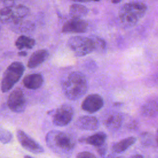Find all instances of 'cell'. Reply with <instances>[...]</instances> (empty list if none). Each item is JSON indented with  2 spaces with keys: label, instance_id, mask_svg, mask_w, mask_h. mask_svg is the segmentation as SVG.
Instances as JSON below:
<instances>
[{
  "label": "cell",
  "instance_id": "obj_1",
  "mask_svg": "<svg viewBox=\"0 0 158 158\" xmlns=\"http://www.w3.org/2000/svg\"><path fill=\"white\" fill-rule=\"evenodd\" d=\"M46 142L48 148L62 158H69L76 144L71 135L59 130L49 131L46 136Z\"/></svg>",
  "mask_w": 158,
  "mask_h": 158
},
{
  "label": "cell",
  "instance_id": "obj_2",
  "mask_svg": "<svg viewBox=\"0 0 158 158\" xmlns=\"http://www.w3.org/2000/svg\"><path fill=\"white\" fill-rule=\"evenodd\" d=\"M62 91L70 100H78L83 96L88 89V82L85 75L80 72H71L63 81Z\"/></svg>",
  "mask_w": 158,
  "mask_h": 158
},
{
  "label": "cell",
  "instance_id": "obj_3",
  "mask_svg": "<svg viewBox=\"0 0 158 158\" xmlns=\"http://www.w3.org/2000/svg\"><path fill=\"white\" fill-rule=\"evenodd\" d=\"M146 10L147 6L143 2H128L120 8L118 17L123 25L125 27H131L144 17Z\"/></svg>",
  "mask_w": 158,
  "mask_h": 158
},
{
  "label": "cell",
  "instance_id": "obj_4",
  "mask_svg": "<svg viewBox=\"0 0 158 158\" xmlns=\"http://www.w3.org/2000/svg\"><path fill=\"white\" fill-rule=\"evenodd\" d=\"M67 46L78 57L85 56L96 51L95 43L91 36H72L68 40Z\"/></svg>",
  "mask_w": 158,
  "mask_h": 158
},
{
  "label": "cell",
  "instance_id": "obj_5",
  "mask_svg": "<svg viewBox=\"0 0 158 158\" xmlns=\"http://www.w3.org/2000/svg\"><path fill=\"white\" fill-rule=\"evenodd\" d=\"M25 71V67L20 62H14L6 69L4 72L1 88L2 93L9 91L14 85L19 81Z\"/></svg>",
  "mask_w": 158,
  "mask_h": 158
},
{
  "label": "cell",
  "instance_id": "obj_6",
  "mask_svg": "<svg viewBox=\"0 0 158 158\" xmlns=\"http://www.w3.org/2000/svg\"><path fill=\"white\" fill-rule=\"evenodd\" d=\"M73 115V107L68 104H63L54 112L52 117L53 123L57 127L66 126L72 121Z\"/></svg>",
  "mask_w": 158,
  "mask_h": 158
},
{
  "label": "cell",
  "instance_id": "obj_7",
  "mask_svg": "<svg viewBox=\"0 0 158 158\" xmlns=\"http://www.w3.org/2000/svg\"><path fill=\"white\" fill-rule=\"evenodd\" d=\"M7 106L13 112L20 113L25 110L26 108V99L22 89L17 88L9 95L7 98Z\"/></svg>",
  "mask_w": 158,
  "mask_h": 158
},
{
  "label": "cell",
  "instance_id": "obj_8",
  "mask_svg": "<svg viewBox=\"0 0 158 158\" xmlns=\"http://www.w3.org/2000/svg\"><path fill=\"white\" fill-rule=\"evenodd\" d=\"M17 137L22 147L27 151L33 154H40L44 152L43 148L22 130L17 131Z\"/></svg>",
  "mask_w": 158,
  "mask_h": 158
},
{
  "label": "cell",
  "instance_id": "obj_9",
  "mask_svg": "<svg viewBox=\"0 0 158 158\" xmlns=\"http://www.w3.org/2000/svg\"><path fill=\"white\" fill-rule=\"evenodd\" d=\"M104 105L102 97L98 94H91L87 96L83 101L81 109L89 113H94L100 110Z\"/></svg>",
  "mask_w": 158,
  "mask_h": 158
},
{
  "label": "cell",
  "instance_id": "obj_10",
  "mask_svg": "<svg viewBox=\"0 0 158 158\" xmlns=\"http://www.w3.org/2000/svg\"><path fill=\"white\" fill-rule=\"evenodd\" d=\"M88 27V23L82 19L72 18L64 24L62 31L63 33H81L87 31Z\"/></svg>",
  "mask_w": 158,
  "mask_h": 158
},
{
  "label": "cell",
  "instance_id": "obj_11",
  "mask_svg": "<svg viewBox=\"0 0 158 158\" xmlns=\"http://www.w3.org/2000/svg\"><path fill=\"white\" fill-rule=\"evenodd\" d=\"M76 126L82 130H96L99 127L98 119L91 115H83L78 117L75 122Z\"/></svg>",
  "mask_w": 158,
  "mask_h": 158
},
{
  "label": "cell",
  "instance_id": "obj_12",
  "mask_svg": "<svg viewBox=\"0 0 158 158\" xmlns=\"http://www.w3.org/2000/svg\"><path fill=\"white\" fill-rule=\"evenodd\" d=\"M123 122V117L120 113L112 112L104 120L105 127L110 131H116L120 128Z\"/></svg>",
  "mask_w": 158,
  "mask_h": 158
},
{
  "label": "cell",
  "instance_id": "obj_13",
  "mask_svg": "<svg viewBox=\"0 0 158 158\" xmlns=\"http://www.w3.org/2000/svg\"><path fill=\"white\" fill-rule=\"evenodd\" d=\"M43 77L40 73H31L26 75L23 79L24 86L30 89H36L43 83Z\"/></svg>",
  "mask_w": 158,
  "mask_h": 158
},
{
  "label": "cell",
  "instance_id": "obj_14",
  "mask_svg": "<svg viewBox=\"0 0 158 158\" xmlns=\"http://www.w3.org/2000/svg\"><path fill=\"white\" fill-rule=\"evenodd\" d=\"M48 56L49 52L46 49H40L34 52L28 60V67L32 69L38 67L44 62Z\"/></svg>",
  "mask_w": 158,
  "mask_h": 158
},
{
  "label": "cell",
  "instance_id": "obj_15",
  "mask_svg": "<svg viewBox=\"0 0 158 158\" xmlns=\"http://www.w3.org/2000/svg\"><path fill=\"white\" fill-rule=\"evenodd\" d=\"M107 139V135L104 132H98L91 136L82 138L79 139L80 143H85L87 144L92 145L96 147L102 146L106 143Z\"/></svg>",
  "mask_w": 158,
  "mask_h": 158
},
{
  "label": "cell",
  "instance_id": "obj_16",
  "mask_svg": "<svg viewBox=\"0 0 158 158\" xmlns=\"http://www.w3.org/2000/svg\"><path fill=\"white\" fill-rule=\"evenodd\" d=\"M136 141V138L133 136H130L124 138L112 145V150L114 153L121 154L125 152L128 148L132 146Z\"/></svg>",
  "mask_w": 158,
  "mask_h": 158
},
{
  "label": "cell",
  "instance_id": "obj_17",
  "mask_svg": "<svg viewBox=\"0 0 158 158\" xmlns=\"http://www.w3.org/2000/svg\"><path fill=\"white\" fill-rule=\"evenodd\" d=\"M88 12V9L85 6L81 4H73L70 6L69 14L72 18L81 19L85 16Z\"/></svg>",
  "mask_w": 158,
  "mask_h": 158
},
{
  "label": "cell",
  "instance_id": "obj_18",
  "mask_svg": "<svg viewBox=\"0 0 158 158\" xmlns=\"http://www.w3.org/2000/svg\"><path fill=\"white\" fill-rule=\"evenodd\" d=\"M0 21L2 23H14L15 22L12 6L4 7V8L0 9Z\"/></svg>",
  "mask_w": 158,
  "mask_h": 158
},
{
  "label": "cell",
  "instance_id": "obj_19",
  "mask_svg": "<svg viewBox=\"0 0 158 158\" xmlns=\"http://www.w3.org/2000/svg\"><path fill=\"white\" fill-rule=\"evenodd\" d=\"M35 44V41L34 39L25 35L20 36L15 43L17 48L20 50L23 49H31Z\"/></svg>",
  "mask_w": 158,
  "mask_h": 158
},
{
  "label": "cell",
  "instance_id": "obj_20",
  "mask_svg": "<svg viewBox=\"0 0 158 158\" xmlns=\"http://www.w3.org/2000/svg\"><path fill=\"white\" fill-rule=\"evenodd\" d=\"M142 114L146 117L155 116L158 113V102L156 101H149L145 103L141 109Z\"/></svg>",
  "mask_w": 158,
  "mask_h": 158
},
{
  "label": "cell",
  "instance_id": "obj_21",
  "mask_svg": "<svg viewBox=\"0 0 158 158\" xmlns=\"http://www.w3.org/2000/svg\"><path fill=\"white\" fill-rule=\"evenodd\" d=\"M12 9L15 15V23L20 20H22L29 13V9L23 5H14L12 6Z\"/></svg>",
  "mask_w": 158,
  "mask_h": 158
},
{
  "label": "cell",
  "instance_id": "obj_22",
  "mask_svg": "<svg viewBox=\"0 0 158 158\" xmlns=\"http://www.w3.org/2000/svg\"><path fill=\"white\" fill-rule=\"evenodd\" d=\"M12 139V133L6 128L0 126V141L3 144H7Z\"/></svg>",
  "mask_w": 158,
  "mask_h": 158
},
{
  "label": "cell",
  "instance_id": "obj_23",
  "mask_svg": "<svg viewBox=\"0 0 158 158\" xmlns=\"http://www.w3.org/2000/svg\"><path fill=\"white\" fill-rule=\"evenodd\" d=\"M91 37L93 39L94 43H95L96 51H101L105 49V48H106V43L103 40H102L101 38H100L98 36H93Z\"/></svg>",
  "mask_w": 158,
  "mask_h": 158
},
{
  "label": "cell",
  "instance_id": "obj_24",
  "mask_svg": "<svg viewBox=\"0 0 158 158\" xmlns=\"http://www.w3.org/2000/svg\"><path fill=\"white\" fill-rule=\"evenodd\" d=\"M76 158H97L96 156L89 151H82L77 154Z\"/></svg>",
  "mask_w": 158,
  "mask_h": 158
},
{
  "label": "cell",
  "instance_id": "obj_25",
  "mask_svg": "<svg viewBox=\"0 0 158 158\" xmlns=\"http://www.w3.org/2000/svg\"><path fill=\"white\" fill-rule=\"evenodd\" d=\"M96 150H97L98 154L101 157H104L107 152V144L105 143V144H102V146L96 147Z\"/></svg>",
  "mask_w": 158,
  "mask_h": 158
},
{
  "label": "cell",
  "instance_id": "obj_26",
  "mask_svg": "<svg viewBox=\"0 0 158 158\" xmlns=\"http://www.w3.org/2000/svg\"><path fill=\"white\" fill-rule=\"evenodd\" d=\"M130 158H144V156L141 154H135V155H133Z\"/></svg>",
  "mask_w": 158,
  "mask_h": 158
},
{
  "label": "cell",
  "instance_id": "obj_27",
  "mask_svg": "<svg viewBox=\"0 0 158 158\" xmlns=\"http://www.w3.org/2000/svg\"><path fill=\"white\" fill-rule=\"evenodd\" d=\"M18 54H19V55L20 56H26L27 55V52H25V51H20V52H19Z\"/></svg>",
  "mask_w": 158,
  "mask_h": 158
},
{
  "label": "cell",
  "instance_id": "obj_28",
  "mask_svg": "<svg viewBox=\"0 0 158 158\" xmlns=\"http://www.w3.org/2000/svg\"><path fill=\"white\" fill-rule=\"evenodd\" d=\"M156 143H157V146H158V128H157V133H156Z\"/></svg>",
  "mask_w": 158,
  "mask_h": 158
},
{
  "label": "cell",
  "instance_id": "obj_29",
  "mask_svg": "<svg viewBox=\"0 0 158 158\" xmlns=\"http://www.w3.org/2000/svg\"><path fill=\"white\" fill-rule=\"evenodd\" d=\"M112 3H114V4H117V3L120 2V1H112Z\"/></svg>",
  "mask_w": 158,
  "mask_h": 158
},
{
  "label": "cell",
  "instance_id": "obj_30",
  "mask_svg": "<svg viewBox=\"0 0 158 158\" xmlns=\"http://www.w3.org/2000/svg\"><path fill=\"white\" fill-rule=\"evenodd\" d=\"M24 158H33V157H31V156H30L27 155V156H24Z\"/></svg>",
  "mask_w": 158,
  "mask_h": 158
},
{
  "label": "cell",
  "instance_id": "obj_31",
  "mask_svg": "<svg viewBox=\"0 0 158 158\" xmlns=\"http://www.w3.org/2000/svg\"><path fill=\"white\" fill-rule=\"evenodd\" d=\"M109 158H122L120 157H109Z\"/></svg>",
  "mask_w": 158,
  "mask_h": 158
}]
</instances>
